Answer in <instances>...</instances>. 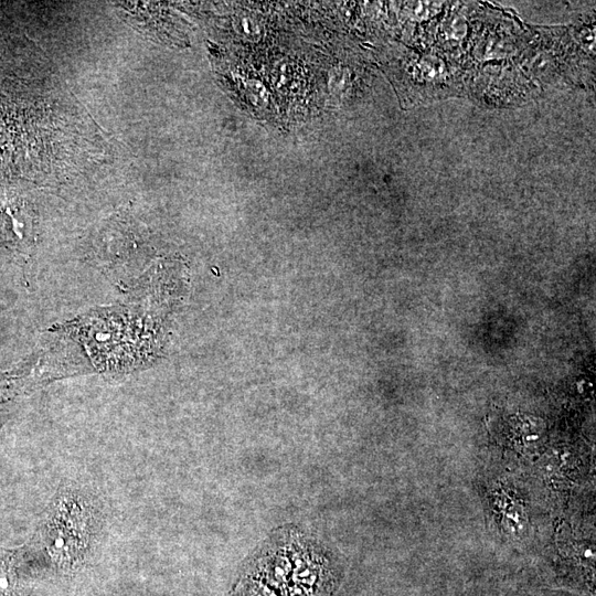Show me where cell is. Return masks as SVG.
<instances>
[{
    "label": "cell",
    "mask_w": 596,
    "mask_h": 596,
    "mask_svg": "<svg viewBox=\"0 0 596 596\" xmlns=\"http://www.w3.org/2000/svg\"><path fill=\"white\" fill-rule=\"evenodd\" d=\"M4 377L0 376V400L3 397Z\"/></svg>",
    "instance_id": "obj_4"
},
{
    "label": "cell",
    "mask_w": 596,
    "mask_h": 596,
    "mask_svg": "<svg viewBox=\"0 0 596 596\" xmlns=\"http://www.w3.org/2000/svg\"><path fill=\"white\" fill-rule=\"evenodd\" d=\"M0 596H23L18 573V556L0 549Z\"/></svg>",
    "instance_id": "obj_3"
},
{
    "label": "cell",
    "mask_w": 596,
    "mask_h": 596,
    "mask_svg": "<svg viewBox=\"0 0 596 596\" xmlns=\"http://www.w3.org/2000/svg\"><path fill=\"white\" fill-rule=\"evenodd\" d=\"M0 237L12 252L29 256L35 241L30 203L15 193H0Z\"/></svg>",
    "instance_id": "obj_2"
},
{
    "label": "cell",
    "mask_w": 596,
    "mask_h": 596,
    "mask_svg": "<svg viewBox=\"0 0 596 596\" xmlns=\"http://www.w3.org/2000/svg\"><path fill=\"white\" fill-rule=\"evenodd\" d=\"M88 519L85 504L76 499L62 497L53 504L39 533L56 563L71 565L85 553Z\"/></svg>",
    "instance_id": "obj_1"
}]
</instances>
